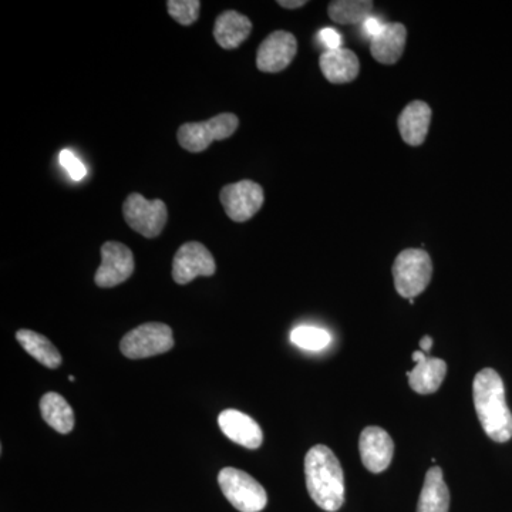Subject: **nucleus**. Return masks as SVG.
<instances>
[{"mask_svg": "<svg viewBox=\"0 0 512 512\" xmlns=\"http://www.w3.org/2000/svg\"><path fill=\"white\" fill-rule=\"evenodd\" d=\"M372 0H335L329 3V18L338 25H359L370 18Z\"/></svg>", "mask_w": 512, "mask_h": 512, "instance_id": "22", "label": "nucleus"}, {"mask_svg": "<svg viewBox=\"0 0 512 512\" xmlns=\"http://www.w3.org/2000/svg\"><path fill=\"white\" fill-rule=\"evenodd\" d=\"M360 457L370 473H383L393 460L394 443L390 434L380 427L370 426L360 434Z\"/></svg>", "mask_w": 512, "mask_h": 512, "instance_id": "12", "label": "nucleus"}, {"mask_svg": "<svg viewBox=\"0 0 512 512\" xmlns=\"http://www.w3.org/2000/svg\"><path fill=\"white\" fill-rule=\"evenodd\" d=\"M69 380H70V382H74V380H76V377H74V376H69Z\"/></svg>", "mask_w": 512, "mask_h": 512, "instance_id": "31", "label": "nucleus"}, {"mask_svg": "<svg viewBox=\"0 0 512 512\" xmlns=\"http://www.w3.org/2000/svg\"><path fill=\"white\" fill-rule=\"evenodd\" d=\"M134 272L131 249L121 242L109 241L101 247V265L94 282L100 288H114L126 282Z\"/></svg>", "mask_w": 512, "mask_h": 512, "instance_id": "9", "label": "nucleus"}, {"mask_svg": "<svg viewBox=\"0 0 512 512\" xmlns=\"http://www.w3.org/2000/svg\"><path fill=\"white\" fill-rule=\"evenodd\" d=\"M413 360L414 363H419L420 360L426 359V353L423 352V350H416V352L413 353Z\"/></svg>", "mask_w": 512, "mask_h": 512, "instance_id": "30", "label": "nucleus"}, {"mask_svg": "<svg viewBox=\"0 0 512 512\" xmlns=\"http://www.w3.org/2000/svg\"><path fill=\"white\" fill-rule=\"evenodd\" d=\"M298 52V42L292 33L276 30L259 46L256 67L264 73H279L285 70Z\"/></svg>", "mask_w": 512, "mask_h": 512, "instance_id": "11", "label": "nucleus"}, {"mask_svg": "<svg viewBox=\"0 0 512 512\" xmlns=\"http://www.w3.org/2000/svg\"><path fill=\"white\" fill-rule=\"evenodd\" d=\"M308 493L322 510L336 512L345 503V476L338 457L329 447L319 444L305 457Z\"/></svg>", "mask_w": 512, "mask_h": 512, "instance_id": "2", "label": "nucleus"}, {"mask_svg": "<svg viewBox=\"0 0 512 512\" xmlns=\"http://www.w3.org/2000/svg\"><path fill=\"white\" fill-rule=\"evenodd\" d=\"M291 342L303 350L319 352L328 348L332 342V336L328 330L316 328V326H298L291 332Z\"/></svg>", "mask_w": 512, "mask_h": 512, "instance_id": "23", "label": "nucleus"}, {"mask_svg": "<svg viewBox=\"0 0 512 512\" xmlns=\"http://www.w3.org/2000/svg\"><path fill=\"white\" fill-rule=\"evenodd\" d=\"M43 420L57 433L69 434L74 429V413L62 394L49 392L40 400Z\"/></svg>", "mask_w": 512, "mask_h": 512, "instance_id": "20", "label": "nucleus"}, {"mask_svg": "<svg viewBox=\"0 0 512 512\" xmlns=\"http://www.w3.org/2000/svg\"><path fill=\"white\" fill-rule=\"evenodd\" d=\"M217 271L214 256L201 242L181 245L173 261V278L178 285H187L198 276H212Z\"/></svg>", "mask_w": 512, "mask_h": 512, "instance_id": "10", "label": "nucleus"}, {"mask_svg": "<svg viewBox=\"0 0 512 512\" xmlns=\"http://www.w3.org/2000/svg\"><path fill=\"white\" fill-rule=\"evenodd\" d=\"M218 484L229 503L241 512H261L268 504V494L254 477L238 468H222Z\"/></svg>", "mask_w": 512, "mask_h": 512, "instance_id": "4", "label": "nucleus"}, {"mask_svg": "<svg viewBox=\"0 0 512 512\" xmlns=\"http://www.w3.org/2000/svg\"><path fill=\"white\" fill-rule=\"evenodd\" d=\"M128 227L146 238H157L167 224V205L161 200H146L141 194H130L123 205Z\"/></svg>", "mask_w": 512, "mask_h": 512, "instance_id": "7", "label": "nucleus"}, {"mask_svg": "<svg viewBox=\"0 0 512 512\" xmlns=\"http://www.w3.org/2000/svg\"><path fill=\"white\" fill-rule=\"evenodd\" d=\"M220 201L229 218L234 222H247L254 218L264 205V188L251 180L225 185Z\"/></svg>", "mask_w": 512, "mask_h": 512, "instance_id": "8", "label": "nucleus"}, {"mask_svg": "<svg viewBox=\"0 0 512 512\" xmlns=\"http://www.w3.org/2000/svg\"><path fill=\"white\" fill-rule=\"evenodd\" d=\"M16 340L33 359L42 363L43 366L49 367V369H57V367L62 365V355H60L59 350L56 349V346L49 339L40 335V333L29 329H22L16 333Z\"/></svg>", "mask_w": 512, "mask_h": 512, "instance_id": "21", "label": "nucleus"}, {"mask_svg": "<svg viewBox=\"0 0 512 512\" xmlns=\"http://www.w3.org/2000/svg\"><path fill=\"white\" fill-rule=\"evenodd\" d=\"M431 346H433V339H431L430 336H424V338L420 340V349L423 350L426 355L430 352Z\"/></svg>", "mask_w": 512, "mask_h": 512, "instance_id": "29", "label": "nucleus"}, {"mask_svg": "<svg viewBox=\"0 0 512 512\" xmlns=\"http://www.w3.org/2000/svg\"><path fill=\"white\" fill-rule=\"evenodd\" d=\"M450 510V491L444 481L443 470L433 467L427 471L421 490L417 512H448Z\"/></svg>", "mask_w": 512, "mask_h": 512, "instance_id": "18", "label": "nucleus"}, {"mask_svg": "<svg viewBox=\"0 0 512 512\" xmlns=\"http://www.w3.org/2000/svg\"><path fill=\"white\" fill-rule=\"evenodd\" d=\"M319 66L325 79L333 84L353 82L360 73V62L356 53L342 47L326 50L320 56Z\"/></svg>", "mask_w": 512, "mask_h": 512, "instance_id": "15", "label": "nucleus"}, {"mask_svg": "<svg viewBox=\"0 0 512 512\" xmlns=\"http://www.w3.org/2000/svg\"><path fill=\"white\" fill-rule=\"evenodd\" d=\"M431 123V107L424 101H412L404 107L397 126L404 143L419 147L426 141Z\"/></svg>", "mask_w": 512, "mask_h": 512, "instance_id": "14", "label": "nucleus"}, {"mask_svg": "<svg viewBox=\"0 0 512 512\" xmlns=\"http://www.w3.org/2000/svg\"><path fill=\"white\" fill-rule=\"evenodd\" d=\"M218 424L222 433L239 446L249 450H256L262 446L264 434L261 427L248 414L234 409L224 410L218 417Z\"/></svg>", "mask_w": 512, "mask_h": 512, "instance_id": "13", "label": "nucleus"}, {"mask_svg": "<svg viewBox=\"0 0 512 512\" xmlns=\"http://www.w3.org/2000/svg\"><path fill=\"white\" fill-rule=\"evenodd\" d=\"M238 126V117L232 113H221L201 123H185L178 128V143L190 153H202L214 141L234 136Z\"/></svg>", "mask_w": 512, "mask_h": 512, "instance_id": "5", "label": "nucleus"}, {"mask_svg": "<svg viewBox=\"0 0 512 512\" xmlns=\"http://www.w3.org/2000/svg\"><path fill=\"white\" fill-rule=\"evenodd\" d=\"M363 26V32H365V35L367 37H370V39H373V37L379 35L380 30L383 29L384 23L380 22L379 19L367 18L365 22L362 23Z\"/></svg>", "mask_w": 512, "mask_h": 512, "instance_id": "27", "label": "nucleus"}, {"mask_svg": "<svg viewBox=\"0 0 512 512\" xmlns=\"http://www.w3.org/2000/svg\"><path fill=\"white\" fill-rule=\"evenodd\" d=\"M60 163L66 168L67 173L70 174L73 180H82L87 173L86 167H84L82 161L74 156L72 151L63 150L62 153H60Z\"/></svg>", "mask_w": 512, "mask_h": 512, "instance_id": "25", "label": "nucleus"}, {"mask_svg": "<svg viewBox=\"0 0 512 512\" xmlns=\"http://www.w3.org/2000/svg\"><path fill=\"white\" fill-rule=\"evenodd\" d=\"M252 32V22L237 10H225L214 25V37L224 50H234L248 39Z\"/></svg>", "mask_w": 512, "mask_h": 512, "instance_id": "17", "label": "nucleus"}, {"mask_svg": "<svg viewBox=\"0 0 512 512\" xmlns=\"http://www.w3.org/2000/svg\"><path fill=\"white\" fill-rule=\"evenodd\" d=\"M318 37L323 46L326 47V50H336L342 46V36L335 29L326 28L320 30Z\"/></svg>", "mask_w": 512, "mask_h": 512, "instance_id": "26", "label": "nucleus"}, {"mask_svg": "<svg viewBox=\"0 0 512 512\" xmlns=\"http://www.w3.org/2000/svg\"><path fill=\"white\" fill-rule=\"evenodd\" d=\"M174 348V335L170 326L150 322L137 326L121 339V353L128 359H147L163 355Z\"/></svg>", "mask_w": 512, "mask_h": 512, "instance_id": "6", "label": "nucleus"}, {"mask_svg": "<svg viewBox=\"0 0 512 512\" xmlns=\"http://www.w3.org/2000/svg\"><path fill=\"white\" fill-rule=\"evenodd\" d=\"M392 271L397 293L410 301L430 285L433 262L423 249H404L394 261Z\"/></svg>", "mask_w": 512, "mask_h": 512, "instance_id": "3", "label": "nucleus"}, {"mask_svg": "<svg viewBox=\"0 0 512 512\" xmlns=\"http://www.w3.org/2000/svg\"><path fill=\"white\" fill-rule=\"evenodd\" d=\"M447 375V365L437 357H426L407 372L410 387L419 394L436 393Z\"/></svg>", "mask_w": 512, "mask_h": 512, "instance_id": "19", "label": "nucleus"}, {"mask_svg": "<svg viewBox=\"0 0 512 512\" xmlns=\"http://www.w3.org/2000/svg\"><path fill=\"white\" fill-rule=\"evenodd\" d=\"M473 400L485 434L497 443L511 440L512 414L505 400L503 379L494 369H483L474 377Z\"/></svg>", "mask_w": 512, "mask_h": 512, "instance_id": "1", "label": "nucleus"}, {"mask_svg": "<svg viewBox=\"0 0 512 512\" xmlns=\"http://www.w3.org/2000/svg\"><path fill=\"white\" fill-rule=\"evenodd\" d=\"M407 29L402 23H386L370 43V53L377 62L396 64L406 49Z\"/></svg>", "mask_w": 512, "mask_h": 512, "instance_id": "16", "label": "nucleus"}, {"mask_svg": "<svg viewBox=\"0 0 512 512\" xmlns=\"http://www.w3.org/2000/svg\"><path fill=\"white\" fill-rule=\"evenodd\" d=\"M278 5L284 9H301L308 5L306 0H279Z\"/></svg>", "mask_w": 512, "mask_h": 512, "instance_id": "28", "label": "nucleus"}, {"mask_svg": "<svg viewBox=\"0 0 512 512\" xmlns=\"http://www.w3.org/2000/svg\"><path fill=\"white\" fill-rule=\"evenodd\" d=\"M168 13L175 22L190 26L197 22L200 16L201 2L198 0H168Z\"/></svg>", "mask_w": 512, "mask_h": 512, "instance_id": "24", "label": "nucleus"}]
</instances>
